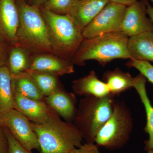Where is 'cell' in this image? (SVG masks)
Listing matches in <instances>:
<instances>
[{"mask_svg":"<svg viewBox=\"0 0 153 153\" xmlns=\"http://www.w3.org/2000/svg\"><path fill=\"white\" fill-rule=\"evenodd\" d=\"M129 37L121 32L84 38L71 60L73 64L83 66L85 61L95 60L104 66L116 59H131L128 49Z\"/></svg>","mask_w":153,"mask_h":153,"instance_id":"6da1fadb","label":"cell"},{"mask_svg":"<svg viewBox=\"0 0 153 153\" xmlns=\"http://www.w3.org/2000/svg\"><path fill=\"white\" fill-rule=\"evenodd\" d=\"M16 3L19 24L15 44L32 54H53L40 8L30 6L25 1L16 0Z\"/></svg>","mask_w":153,"mask_h":153,"instance_id":"7a4b0ae2","label":"cell"},{"mask_svg":"<svg viewBox=\"0 0 153 153\" xmlns=\"http://www.w3.org/2000/svg\"><path fill=\"white\" fill-rule=\"evenodd\" d=\"M53 54L71 62L84 40L82 31L67 15L52 13L40 8Z\"/></svg>","mask_w":153,"mask_h":153,"instance_id":"3957f363","label":"cell"},{"mask_svg":"<svg viewBox=\"0 0 153 153\" xmlns=\"http://www.w3.org/2000/svg\"><path fill=\"white\" fill-rule=\"evenodd\" d=\"M115 97H84L79 102L72 123L81 132L86 143H94L97 134L113 111Z\"/></svg>","mask_w":153,"mask_h":153,"instance_id":"277c9868","label":"cell"},{"mask_svg":"<svg viewBox=\"0 0 153 153\" xmlns=\"http://www.w3.org/2000/svg\"><path fill=\"white\" fill-rule=\"evenodd\" d=\"M31 125L40 145L39 153H70L82 144V135L74 124L60 117L46 124Z\"/></svg>","mask_w":153,"mask_h":153,"instance_id":"5b68a950","label":"cell"},{"mask_svg":"<svg viewBox=\"0 0 153 153\" xmlns=\"http://www.w3.org/2000/svg\"><path fill=\"white\" fill-rule=\"evenodd\" d=\"M133 128L130 109L124 102L116 101L112 114L97 134L94 143L110 150L120 149L128 142Z\"/></svg>","mask_w":153,"mask_h":153,"instance_id":"8992f818","label":"cell"},{"mask_svg":"<svg viewBox=\"0 0 153 153\" xmlns=\"http://www.w3.org/2000/svg\"><path fill=\"white\" fill-rule=\"evenodd\" d=\"M0 124L9 130L19 143L27 150L40 151L38 137L31 122L19 111L10 110L0 115Z\"/></svg>","mask_w":153,"mask_h":153,"instance_id":"52a82bcc","label":"cell"},{"mask_svg":"<svg viewBox=\"0 0 153 153\" xmlns=\"http://www.w3.org/2000/svg\"><path fill=\"white\" fill-rule=\"evenodd\" d=\"M126 8V6L109 2L82 30L83 38H90L106 33L120 32Z\"/></svg>","mask_w":153,"mask_h":153,"instance_id":"ba28073f","label":"cell"},{"mask_svg":"<svg viewBox=\"0 0 153 153\" xmlns=\"http://www.w3.org/2000/svg\"><path fill=\"white\" fill-rule=\"evenodd\" d=\"M13 94L14 109L24 115L31 122L44 125L60 117L45 101L25 97L13 89Z\"/></svg>","mask_w":153,"mask_h":153,"instance_id":"9c48e42d","label":"cell"},{"mask_svg":"<svg viewBox=\"0 0 153 153\" xmlns=\"http://www.w3.org/2000/svg\"><path fill=\"white\" fill-rule=\"evenodd\" d=\"M149 31H153V24L147 13L146 0L127 7L120 32L131 37Z\"/></svg>","mask_w":153,"mask_h":153,"instance_id":"30bf717a","label":"cell"},{"mask_svg":"<svg viewBox=\"0 0 153 153\" xmlns=\"http://www.w3.org/2000/svg\"><path fill=\"white\" fill-rule=\"evenodd\" d=\"M19 24L16 0H0V37L14 45Z\"/></svg>","mask_w":153,"mask_h":153,"instance_id":"8fae6325","label":"cell"},{"mask_svg":"<svg viewBox=\"0 0 153 153\" xmlns=\"http://www.w3.org/2000/svg\"><path fill=\"white\" fill-rule=\"evenodd\" d=\"M30 69L46 71L58 76L74 71L72 62L52 53L33 54Z\"/></svg>","mask_w":153,"mask_h":153,"instance_id":"7c38bea8","label":"cell"},{"mask_svg":"<svg viewBox=\"0 0 153 153\" xmlns=\"http://www.w3.org/2000/svg\"><path fill=\"white\" fill-rule=\"evenodd\" d=\"M108 2V0H76L68 15L82 31Z\"/></svg>","mask_w":153,"mask_h":153,"instance_id":"4fadbf2b","label":"cell"},{"mask_svg":"<svg viewBox=\"0 0 153 153\" xmlns=\"http://www.w3.org/2000/svg\"><path fill=\"white\" fill-rule=\"evenodd\" d=\"M45 102L65 121L72 123L77 109L75 94L68 92L63 86L45 97Z\"/></svg>","mask_w":153,"mask_h":153,"instance_id":"5bb4252c","label":"cell"},{"mask_svg":"<svg viewBox=\"0 0 153 153\" xmlns=\"http://www.w3.org/2000/svg\"><path fill=\"white\" fill-rule=\"evenodd\" d=\"M71 87L75 94L83 97H103L111 94L106 83L99 79L94 70L87 75L73 80Z\"/></svg>","mask_w":153,"mask_h":153,"instance_id":"9a60e30c","label":"cell"},{"mask_svg":"<svg viewBox=\"0 0 153 153\" xmlns=\"http://www.w3.org/2000/svg\"><path fill=\"white\" fill-rule=\"evenodd\" d=\"M128 49L131 59L153 62V31L129 37Z\"/></svg>","mask_w":153,"mask_h":153,"instance_id":"2e32d148","label":"cell"},{"mask_svg":"<svg viewBox=\"0 0 153 153\" xmlns=\"http://www.w3.org/2000/svg\"><path fill=\"white\" fill-rule=\"evenodd\" d=\"M146 83V79L140 73L134 77L133 88L138 94L146 111V123L144 130L149 135V138L144 142V149L148 152L153 150V106L147 93Z\"/></svg>","mask_w":153,"mask_h":153,"instance_id":"e0dca14e","label":"cell"},{"mask_svg":"<svg viewBox=\"0 0 153 153\" xmlns=\"http://www.w3.org/2000/svg\"><path fill=\"white\" fill-rule=\"evenodd\" d=\"M102 80L107 85L111 93L116 97L133 88L134 77L128 72L117 68L105 71Z\"/></svg>","mask_w":153,"mask_h":153,"instance_id":"ac0fdd59","label":"cell"},{"mask_svg":"<svg viewBox=\"0 0 153 153\" xmlns=\"http://www.w3.org/2000/svg\"><path fill=\"white\" fill-rule=\"evenodd\" d=\"M32 55L26 49L16 44L10 46L6 66L12 76H16L30 69Z\"/></svg>","mask_w":153,"mask_h":153,"instance_id":"d6986e66","label":"cell"},{"mask_svg":"<svg viewBox=\"0 0 153 153\" xmlns=\"http://www.w3.org/2000/svg\"><path fill=\"white\" fill-rule=\"evenodd\" d=\"M14 109L13 78L6 66L0 67V115Z\"/></svg>","mask_w":153,"mask_h":153,"instance_id":"ffe728a7","label":"cell"},{"mask_svg":"<svg viewBox=\"0 0 153 153\" xmlns=\"http://www.w3.org/2000/svg\"><path fill=\"white\" fill-rule=\"evenodd\" d=\"M45 97L63 87L59 76L49 72L29 69L26 71Z\"/></svg>","mask_w":153,"mask_h":153,"instance_id":"44dd1931","label":"cell"},{"mask_svg":"<svg viewBox=\"0 0 153 153\" xmlns=\"http://www.w3.org/2000/svg\"><path fill=\"white\" fill-rule=\"evenodd\" d=\"M12 78L13 89L17 93L27 98L45 101V97L26 71Z\"/></svg>","mask_w":153,"mask_h":153,"instance_id":"7402d4cb","label":"cell"},{"mask_svg":"<svg viewBox=\"0 0 153 153\" xmlns=\"http://www.w3.org/2000/svg\"><path fill=\"white\" fill-rule=\"evenodd\" d=\"M76 0H47L41 7L60 15H67Z\"/></svg>","mask_w":153,"mask_h":153,"instance_id":"603a6c76","label":"cell"},{"mask_svg":"<svg viewBox=\"0 0 153 153\" xmlns=\"http://www.w3.org/2000/svg\"><path fill=\"white\" fill-rule=\"evenodd\" d=\"M126 65L138 70L140 74L153 84V65L150 62L130 59L129 61L126 63Z\"/></svg>","mask_w":153,"mask_h":153,"instance_id":"cb8c5ba5","label":"cell"},{"mask_svg":"<svg viewBox=\"0 0 153 153\" xmlns=\"http://www.w3.org/2000/svg\"><path fill=\"white\" fill-rule=\"evenodd\" d=\"M8 141V153H33L26 149L14 138L9 130L4 127Z\"/></svg>","mask_w":153,"mask_h":153,"instance_id":"d4e9b609","label":"cell"},{"mask_svg":"<svg viewBox=\"0 0 153 153\" xmlns=\"http://www.w3.org/2000/svg\"><path fill=\"white\" fill-rule=\"evenodd\" d=\"M10 48V45L0 37V67L7 66Z\"/></svg>","mask_w":153,"mask_h":153,"instance_id":"484cf974","label":"cell"},{"mask_svg":"<svg viewBox=\"0 0 153 153\" xmlns=\"http://www.w3.org/2000/svg\"><path fill=\"white\" fill-rule=\"evenodd\" d=\"M70 153H102L94 143L82 144L79 147L75 148Z\"/></svg>","mask_w":153,"mask_h":153,"instance_id":"4316f807","label":"cell"},{"mask_svg":"<svg viewBox=\"0 0 153 153\" xmlns=\"http://www.w3.org/2000/svg\"><path fill=\"white\" fill-rule=\"evenodd\" d=\"M8 141L4 127L0 124V153H8Z\"/></svg>","mask_w":153,"mask_h":153,"instance_id":"83f0119b","label":"cell"},{"mask_svg":"<svg viewBox=\"0 0 153 153\" xmlns=\"http://www.w3.org/2000/svg\"><path fill=\"white\" fill-rule=\"evenodd\" d=\"M109 2L115 3L127 7L136 2L137 0H108Z\"/></svg>","mask_w":153,"mask_h":153,"instance_id":"f1b7e54d","label":"cell"},{"mask_svg":"<svg viewBox=\"0 0 153 153\" xmlns=\"http://www.w3.org/2000/svg\"><path fill=\"white\" fill-rule=\"evenodd\" d=\"M47 0H28V4L33 7L40 8L43 7Z\"/></svg>","mask_w":153,"mask_h":153,"instance_id":"f546056e","label":"cell"},{"mask_svg":"<svg viewBox=\"0 0 153 153\" xmlns=\"http://www.w3.org/2000/svg\"><path fill=\"white\" fill-rule=\"evenodd\" d=\"M147 13L153 24V7L146 0Z\"/></svg>","mask_w":153,"mask_h":153,"instance_id":"4dcf8cb0","label":"cell"},{"mask_svg":"<svg viewBox=\"0 0 153 153\" xmlns=\"http://www.w3.org/2000/svg\"><path fill=\"white\" fill-rule=\"evenodd\" d=\"M147 152V153H153V150L148 151Z\"/></svg>","mask_w":153,"mask_h":153,"instance_id":"1f68e13d","label":"cell"},{"mask_svg":"<svg viewBox=\"0 0 153 153\" xmlns=\"http://www.w3.org/2000/svg\"><path fill=\"white\" fill-rule=\"evenodd\" d=\"M18 1H25L27 2V0H18Z\"/></svg>","mask_w":153,"mask_h":153,"instance_id":"d6a6232c","label":"cell"},{"mask_svg":"<svg viewBox=\"0 0 153 153\" xmlns=\"http://www.w3.org/2000/svg\"><path fill=\"white\" fill-rule=\"evenodd\" d=\"M151 1H152V2L153 3V0H151Z\"/></svg>","mask_w":153,"mask_h":153,"instance_id":"836d02e7","label":"cell"}]
</instances>
